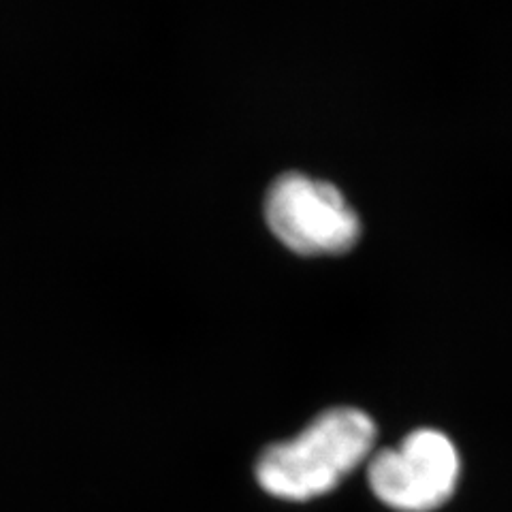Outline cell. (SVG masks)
<instances>
[{
	"label": "cell",
	"mask_w": 512,
	"mask_h": 512,
	"mask_svg": "<svg viewBox=\"0 0 512 512\" xmlns=\"http://www.w3.org/2000/svg\"><path fill=\"white\" fill-rule=\"evenodd\" d=\"M378 436L370 414L331 408L299 436L265 448L256 463L263 491L288 502H308L338 487L372 455Z\"/></svg>",
	"instance_id": "6da1fadb"
},
{
	"label": "cell",
	"mask_w": 512,
	"mask_h": 512,
	"mask_svg": "<svg viewBox=\"0 0 512 512\" xmlns=\"http://www.w3.org/2000/svg\"><path fill=\"white\" fill-rule=\"evenodd\" d=\"M271 233L297 254H340L357 244L361 222L333 184L301 173H284L265 199Z\"/></svg>",
	"instance_id": "7a4b0ae2"
},
{
	"label": "cell",
	"mask_w": 512,
	"mask_h": 512,
	"mask_svg": "<svg viewBox=\"0 0 512 512\" xmlns=\"http://www.w3.org/2000/svg\"><path fill=\"white\" fill-rule=\"evenodd\" d=\"M459 474L461 459L451 438L438 429H416L372 457L367 483L389 508L429 512L455 493Z\"/></svg>",
	"instance_id": "3957f363"
}]
</instances>
